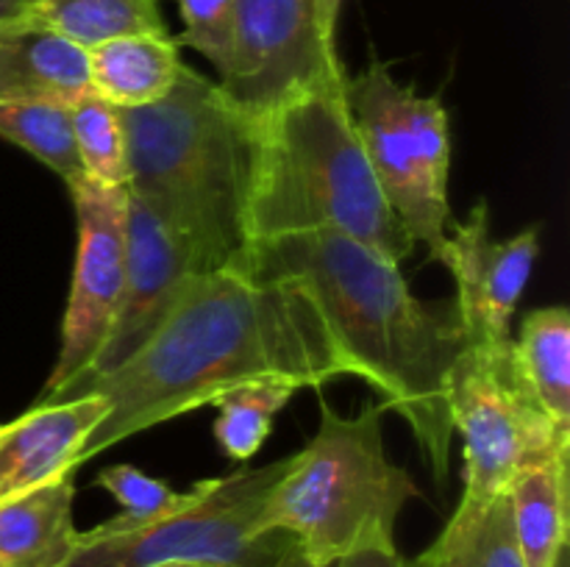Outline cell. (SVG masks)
Wrapping results in <instances>:
<instances>
[{
	"mask_svg": "<svg viewBox=\"0 0 570 567\" xmlns=\"http://www.w3.org/2000/svg\"><path fill=\"white\" fill-rule=\"evenodd\" d=\"M354 376L321 311L301 289L262 281L239 267L195 272L148 342L115 370L72 381L39 404L100 395L104 420L83 442L78 467L111 445L245 384L295 389Z\"/></svg>",
	"mask_w": 570,
	"mask_h": 567,
	"instance_id": "1",
	"label": "cell"
},
{
	"mask_svg": "<svg viewBox=\"0 0 570 567\" xmlns=\"http://www.w3.org/2000/svg\"><path fill=\"white\" fill-rule=\"evenodd\" d=\"M232 267L289 284L315 304L354 376L404 417L445 487L454 439L449 381L462 348L454 300H417L401 265L340 231L259 239Z\"/></svg>",
	"mask_w": 570,
	"mask_h": 567,
	"instance_id": "2",
	"label": "cell"
},
{
	"mask_svg": "<svg viewBox=\"0 0 570 567\" xmlns=\"http://www.w3.org/2000/svg\"><path fill=\"white\" fill-rule=\"evenodd\" d=\"M122 126L128 195L187 245L198 272L237 265L248 248L254 117L243 115L212 78L184 64L165 98L122 109Z\"/></svg>",
	"mask_w": 570,
	"mask_h": 567,
	"instance_id": "3",
	"label": "cell"
},
{
	"mask_svg": "<svg viewBox=\"0 0 570 567\" xmlns=\"http://www.w3.org/2000/svg\"><path fill=\"white\" fill-rule=\"evenodd\" d=\"M345 81L306 89L254 117L248 245L284 233L340 231L401 265L417 242L373 176Z\"/></svg>",
	"mask_w": 570,
	"mask_h": 567,
	"instance_id": "4",
	"label": "cell"
},
{
	"mask_svg": "<svg viewBox=\"0 0 570 567\" xmlns=\"http://www.w3.org/2000/svg\"><path fill=\"white\" fill-rule=\"evenodd\" d=\"M382 415V404L356 417L321 404V428L267 493L262 528L287 531L323 567L395 548V523L417 487L384 450Z\"/></svg>",
	"mask_w": 570,
	"mask_h": 567,
	"instance_id": "5",
	"label": "cell"
},
{
	"mask_svg": "<svg viewBox=\"0 0 570 567\" xmlns=\"http://www.w3.org/2000/svg\"><path fill=\"white\" fill-rule=\"evenodd\" d=\"M289 465L293 456H284L226 478H206L193 504L134 531L104 537L78 531L76 550L61 567H154L165 561L271 567L295 543L287 531L262 528L267 493Z\"/></svg>",
	"mask_w": 570,
	"mask_h": 567,
	"instance_id": "6",
	"label": "cell"
},
{
	"mask_svg": "<svg viewBox=\"0 0 570 567\" xmlns=\"http://www.w3.org/2000/svg\"><path fill=\"white\" fill-rule=\"evenodd\" d=\"M345 100L384 198L412 239L438 259L451 222V133L443 100L399 83L384 61L348 76Z\"/></svg>",
	"mask_w": 570,
	"mask_h": 567,
	"instance_id": "7",
	"label": "cell"
},
{
	"mask_svg": "<svg viewBox=\"0 0 570 567\" xmlns=\"http://www.w3.org/2000/svg\"><path fill=\"white\" fill-rule=\"evenodd\" d=\"M512 339L493 342L462 334L451 367L449 400L454 434H460L465 450V504L504 495L523 467L570 450V431L534 404L523 384Z\"/></svg>",
	"mask_w": 570,
	"mask_h": 567,
	"instance_id": "8",
	"label": "cell"
},
{
	"mask_svg": "<svg viewBox=\"0 0 570 567\" xmlns=\"http://www.w3.org/2000/svg\"><path fill=\"white\" fill-rule=\"evenodd\" d=\"M237 56L220 92L259 117L293 94L348 78L337 42L323 33L317 0H234Z\"/></svg>",
	"mask_w": 570,
	"mask_h": 567,
	"instance_id": "9",
	"label": "cell"
},
{
	"mask_svg": "<svg viewBox=\"0 0 570 567\" xmlns=\"http://www.w3.org/2000/svg\"><path fill=\"white\" fill-rule=\"evenodd\" d=\"M67 189L76 209V265L61 317L59 359L42 398L87 370L115 320L126 284L128 189L100 187L83 176Z\"/></svg>",
	"mask_w": 570,
	"mask_h": 567,
	"instance_id": "10",
	"label": "cell"
},
{
	"mask_svg": "<svg viewBox=\"0 0 570 567\" xmlns=\"http://www.w3.org/2000/svg\"><path fill=\"white\" fill-rule=\"evenodd\" d=\"M195 272L198 267L187 245L148 206L128 195L126 284H122L120 304L98 354L92 356L87 370L78 372L72 381L98 378L131 359L148 342L150 334L161 326L178 292Z\"/></svg>",
	"mask_w": 570,
	"mask_h": 567,
	"instance_id": "11",
	"label": "cell"
},
{
	"mask_svg": "<svg viewBox=\"0 0 570 567\" xmlns=\"http://www.w3.org/2000/svg\"><path fill=\"white\" fill-rule=\"evenodd\" d=\"M540 256L538 226L499 239L490 233L488 203H476L465 222H454L438 259L454 276L456 315L462 334H479L493 342H510L512 315L532 278Z\"/></svg>",
	"mask_w": 570,
	"mask_h": 567,
	"instance_id": "12",
	"label": "cell"
},
{
	"mask_svg": "<svg viewBox=\"0 0 570 567\" xmlns=\"http://www.w3.org/2000/svg\"><path fill=\"white\" fill-rule=\"evenodd\" d=\"M109 411L100 395L37 404L0 426V504L78 470L83 442Z\"/></svg>",
	"mask_w": 570,
	"mask_h": 567,
	"instance_id": "13",
	"label": "cell"
},
{
	"mask_svg": "<svg viewBox=\"0 0 570 567\" xmlns=\"http://www.w3.org/2000/svg\"><path fill=\"white\" fill-rule=\"evenodd\" d=\"M89 92V56L45 28L26 26L0 33V100H61Z\"/></svg>",
	"mask_w": 570,
	"mask_h": 567,
	"instance_id": "14",
	"label": "cell"
},
{
	"mask_svg": "<svg viewBox=\"0 0 570 567\" xmlns=\"http://www.w3.org/2000/svg\"><path fill=\"white\" fill-rule=\"evenodd\" d=\"M181 44L170 33L117 37L89 56V89L117 109H142L176 87L181 76Z\"/></svg>",
	"mask_w": 570,
	"mask_h": 567,
	"instance_id": "15",
	"label": "cell"
},
{
	"mask_svg": "<svg viewBox=\"0 0 570 567\" xmlns=\"http://www.w3.org/2000/svg\"><path fill=\"white\" fill-rule=\"evenodd\" d=\"M72 476L0 504V567H61L76 550Z\"/></svg>",
	"mask_w": 570,
	"mask_h": 567,
	"instance_id": "16",
	"label": "cell"
},
{
	"mask_svg": "<svg viewBox=\"0 0 570 567\" xmlns=\"http://www.w3.org/2000/svg\"><path fill=\"white\" fill-rule=\"evenodd\" d=\"M570 450L523 467L510 484L512 531L527 567H554L568 550Z\"/></svg>",
	"mask_w": 570,
	"mask_h": 567,
	"instance_id": "17",
	"label": "cell"
},
{
	"mask_svg": "<svg viewBox=\"0 0 570 567\" xmlns=\"http://www.w3.org/2000/svg\"><path fill=\"white\" fill-rule=\"evenodd\" d=\"M410 567H527L512 531L510 498L460 500L440 537Z\"/></svg>",
	"mask_w": 570,
	"mask_h": 567,
	"instance_id": "18",
	"label": "cell"
},
{
	"mask_svg": "<svg viewBox=\"0 0 570 567\" xmlns=\"http://www.w3.org/2000/svg\"><path fill=\"white\" fill-rule=\"evenodd\" d=\"M512 348L534 404L570 431V311L566 306L529 311Z\"/></svg>",
	"mask_w": 570,
	"mask_h": 567,
	"instance_id": "19",
	"label": "cell"
},
{
	"mask_svg": "<svg viewBox=\"0 0 570 567\" xmlns=\"http://www.w3.org/2000/svg\"><path fill=\"white\" fill-rule=\"evenodd\" d=\"M31 26L83 50L131 33H167L159 0H33Z\"/></svg>",
	"mask_w": 570,
	"mask_h": 567,
	"instance_id": "20",
	"label": "cell"
},
{
	"mask_svg": "<svg viewBox=\"0 0 570 567\" xmlns=\"http://www.w3.org/2000/svg\"><path fill=\"white\" fill-rule=\"evenodd\" d=\"M0 137L42 161L70 187L83 176L72 139L70 103L61 100H0Z\"/></svg>",
	"mask_w": 570,
	"mask_h": 567,
	"instance_id": "21",
	"label": "cell"
},
{
	"mask_svg": "<svg viewBox=\"0 0 570 567\" xmlns=\"http://www.w3.org/2000/svg\"><path fill=\"white\" fill-rule=\"evenodd\" d=\"M70 122L83 178L100 187H126L128 142L122 109L89 89L70 103Z\"/></svg>",
	"mask_w": 570,
	"mask_h": 567,
	"instance_id": "22",
	"label": "cell"
},
{
	"mask_svg": "<svg viewBox=\"0 0 570 567\" xmlns=\"http://www.w3.org/2000/svg\"><path fill=\"white\" fill-rule=\"evenodd\" d=\"M295 392L298 389L289 384L259 381L220 395L212 404L217 406V420L212 431H215L223 454L234 461L254 459L265 439L271 437L276 415L289 404Z\"/></svg>",
	"mask_w": 570,
	"mask_h": 567,
	"instance_id": "23",
	"label": "cell"
},
{
	"mask_svg": "<svg viewBox=\"0 0 570 567\" xmlns=\"http://www.w3.org/2000/svg\"><path fill=\"white\" fill-rule=\"evenodd\" d=\"M98 484L120 504V515L89 528V534H98V537H104V534L134 531V528H142L148 523L161 520V517L193 504L200 493V481L189 493H178L170 484L159 481V478H150L148 472L137 470L131 465L106 467L98 476Z\"/></svg>",
	"mask_w": 570,
	"mask_h": 567,
	"instance_id": "24",
	"label": "cell"
},
{
	"mask_svg": "<svg viewBox=\"0 0 570 567\" xmlns=\"http://www.w3.org/2000/svg\"><path fill=\"white\" fill-rule=\"evenodd\" d=\"M184 33L178 44H189L215 64L220 81L232 72L237 56V14L234 0H178Z\"/></svg>",
	"mask_w": 570,
	"mask_h": 567,
	"instance_id": "25",
	"label": "cell"
},
{
	"mask_svg": "<svg viewBox=\"0 0 570 567\" xmlns=\"http://www.w3.org/2000/svg\"><path fill=\"white\" fill-rule=\"evenodd\" d=\"M334 567H410L399 548H365L340 559Z\"/></svg>",
	"mask_w": 570,
	"mask_h": 567,
	"instance_id": "26",
	"label": "cell"
},
{
	"mask_svg": "<svg viewBox=\"0 0 570 567\" xmlns=\"http://www.w3.org/2000/svg\"><path fill=\"white\" fill-rule=\"evenodd\" d=\"M31 3H20V0H0V33L20 28L31 22Z\"/></svg>",
	"mask_w": 570,
	"mask_h": 567,
	"instance_id": "27",
	"label": "cell"
},
{
	"mask_svg": "<svg viewBox=\"0 0 570 567\" xmlns=\"http://www.w3.org/2000/svg\"><path fill=\"white\" fill-rule=\"evenodd\" d=\"M343 0H317V17H321V28L332 42H337V20Z\"/></svg>",
	"mask_w": 570,
	"mask_h": 567,
	"instance_id": "28",
	"label": "cell"
},
{
	"mask_svg": "<svg viewBox=\"0 0 570 567\" xmlns=\"http://www.w3.org/2000/svg\"><path fill=\"white\" fill-rule=\"evenodd\" d=\"M271 567H323V565H321V561L312 559V556L306 554V550L301 548L298 543H293L287 550H284L282 556H278L276 561H273Z\"/></svg>",
	"mask_w": 570,
	"mask_h": 567,
	"instance_id": "29",
	"label": "cell"
},
{
	"mask_svg": "<svg viewBox=\"0 0 570 567\" xmlns=\"http://www.w3.org/2000/svg\"><path fill=\"white\" fill-rule=\"evenodd\" d=\"M154 567H223V565H204V561H165V565Z\"/></svg>",
	"mask_w": 570,
	"mask_h": 567,
	"instance_id": "30",
	"label": "cell"
},
{
	"mask_svg": "<svg viewBox=\"0 0 570 567\" xmlns=\"http://www.w3.org/2000/svg\"><path fill=\"white\" fill-rule=\"evenodd\" d=\"M554 567H570V559H568V550H566V554H562L560 556V561H557V565Z\"/></svg>",
	"mask_w": 570,
	"mask_h": 567,
	"instance_id": "31",
	"label": "cell"
},
{
	"mask_svg": "<svg viewBox=\"0 0 570 567\" xmlns=\"http://www.w3.org/2000/svg\"><path fill=\"white\" fill-rule=\"evenodd\" d=\"M20 3H33V0H20Z\"/></svg>",
	"mask_w": 570,
	"mask_h": 567,
	"instance_id": "32",
	"label": "cell"
}]
</instances>
